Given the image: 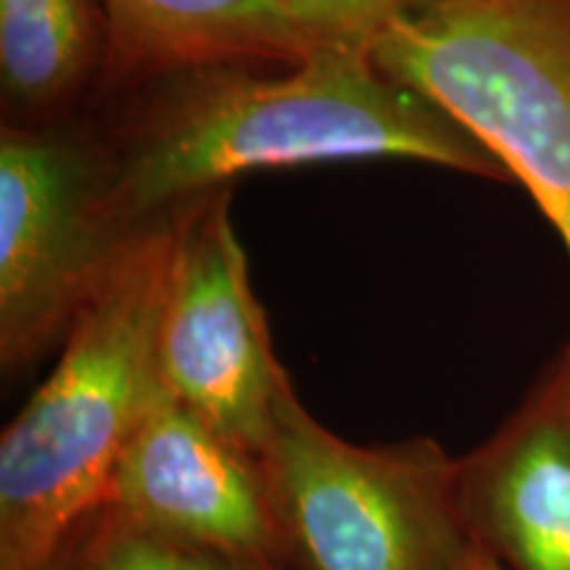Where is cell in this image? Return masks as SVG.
<instances>
[{"mask_svg": "<svg viewBox=\"0 0 570 570\" xmlns=\"http://www.w3.org/2000/svg\"><path fill=\"white\" fill-rule=\"evenodd\" d=\"M80 125L127 238L262 169L407 159L510 180L452 114L348 46H320L288 67L164 71L101 92Z\"/></svg>", "mask_w": 570, "mask_h": 570, "instance_id": "1", "label": "cell"}, {"mask_svg": "<svg viewBox=\"0 0 570 570\" xmlns=\"http://www.w3.org/2000/svg\"><path fill=\"white\" fill-rule=\"evenodd\" d=\"M175 217L114 259L53 373L0 436V570L42 560L101 508L125 446L164 394L156 344Z\"/></svg>", "mask_w": 570, "mask_h": 570, "instance_id": "2", "label": "cell"}, {"mask_svg": "<svg viewBox=\"0 0 570 570\" xmlns=\"http://www.w3.org/2000/svg\"><path fill=\"white\" fill-rule=\"evenodd\" d=\"M370 53L497 156L570 256V0H423Z\"/></svg>", "mask_w": 570, "mask_h": 570, "instance_id": "3", "label": "cell"}, {"mask_svg": "<svg viewBox=\"0 0 570 570\" xmlns=\"http://www.w3.org/2000/svg\"><path fill=\"white\" fill-rule=\"evenodd\" d=\"M259 454L298 570H468L481 554L439 441L352 444L291 389Z\"/></svg>", "mask_w": 570, "mask_h": 570, "instance_id": "4", "label": "cell"}, {"mask_svg": "<svg viewBox=\"0 0 570 570\" xmlns=\"http://www.w3.org/2000/svg\"><path fill=\"white\" fill-rule=\"evenodd\" d=\"M140 235V233H138ZM111 223L80 119L0 127V367L13 377L59 348L130 244Z\"/></svg>", "mask_w": 570, "mask_h": 570, "instance_id": "5", "label": "cell"}, {"mask_svg": "<svg viewBox=\"0 0 570 570\" xmlns=\"http://www.w3.org/2000/svg\"><path fill=\"white\" fill-rule=\"evenodd\" d=\"M230 198V188L212 190L177 212L156 360L164 394L262 452L294 383L254 294Z\"/></svg>", "mask_w": 570, "mask_h": 570, "instance_id": "6", "label": "cell"}, {"mask_svg": "<svg viewBox=\"0 0 570 570\" xmlns=\"http://www.w3.org/2000/svg\"><path fill=\"white\" fill-rule=\"evenodd\" d=\"M104 508L183 544L298 570L262 454L167 394L125 446Z\"/></svg>", "mask_w": 570, "mask_h": 570, "instance_id": "7", "label": "cell"}, {"mask_svg": "<svg viewBox=\"0 0 570 570\" xmlns=\"http://www.w3.org/2000/svg\"><path fill=\"white\" fill-rule=\"evenodd\" d=\"M458 497L481 554L502 570H570V354L458 458Z\"/></svg>", "mask_w": 570, "mask_h": 570, "instance_id": "8", "label": "cell"}, {"mask_svg": "<svg viewBox=\"0 0 570 570\" xmlns=\"http://www.w3.org/2000/svg\"><path fill=\"white\" fill-rule=\"evenodd\" d=\"M111 27L106 90L164 71L288 67L317 51L281 0H104Z\"/></svg>", "mask_w": 570, "mask_h": 570, "instance_id": "9", "label": "cell"}, {"mask_svg": "<svg viewBox=\"0 0 570 570\" xmlns=\"http://www.w3.org/2000/svg\"><path fill=\"white\" fill-rule=\"evenodd\" d=\"M104 0H0V127L80 119L109 77Z\"/></svg>", "mask_w": 570, "mask_h": 570, "instance_id": "10", "label": "cell"}, {"mask_svg": "<svg viewBox=\"0 0 570 570\" xmlns=\"http://www.w3.org/2000/svg\"><path fill=\"white\" fill-rule=\"evenodd\" d=\"M85 570H283L159 537L109 508L92 515Z\"/></svg>", "mask_w": 570, "mask_h": 570, "instance_id": "11", "label": "cell"}, {"mask_svg": "<svg viewBox=\"0 0 570 570\" xmlns=\"http://www.w3.org/2000/svg\"><path fill=\"white\" fill-rule=\"evenodd\" d=\"M281 3L320 46L370 51L399 17L423 0H281Z\"/></svg>", "mask_w": 570, "mask_h": 570, "instance_id": "12", "label": "cell"}, {"mask_svg": "<svg viewBox=\"0 0 570 570\" xmlns=\"http://www.w3.org/2000/svg\"><path fill=\"white\" fill-rule=\"evenodd\" d=\"M92 515H96V512H92ZM92 515L85 518L51 554H46L42 560L32 562V566L21 570H85V552H88Z\"/></svg>", "mask_w": 570, "mask_h": 570, "instance_id": "13", "label": "cell"}, {"mask_svg": "<svg viewBox=\"0 0 570 570\" xmlns=\"http://www.w3.org/2000/svg\"><path fill=\"white\" fill-rule=\"evenodd\" d=\"M468 570H502V568H499L497 562H491V560L487 558V554H479V558L470 562Z\"/></svg>", "mask_w": 570, "mask_h": 570, "instance_id": "14", "label": "cell"}, {"mask_svg": "<svg viewBox=\"0 0 570 570\" xmlns=\"http://www.w3.org/2000/svg\"><path fill=\"white\" fill-rule=\"evenodd\" d=\"M566 352H568V354H570V344H568V346H566Z\"/></svg>", "mask_w": 570, "mask_h": 570, "instance_id": "15", "label": "cell"}]
</instances>
